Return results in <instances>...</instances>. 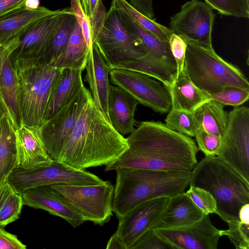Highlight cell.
Instances as JSON below:
<instances>
[{
	"label": "cell",
	"instance_id": "1",
	"mask_svg": "<svg viewBox=\"0 0 249 249\" xmlns=\"http://www.w3.org/2000/svg\"><path fill=\"white\" fill-rule=\"evenodd\" d=\"M127 149L106 172L119 168L191 172L197 162L196 144L190 137L159 121H144L126 138Z\"/></svg>",
	"mask_w": 249,
	"mask_h": 249
},
{
	"label": "cell",
	"instance_id": "2",
	"mask_svg": "<svg viewBox=\"0 0 249 249\" xmlns=\"http://www.w3.org/2000/svg\"><path fill=\"white\" fill-rule=\"evenodd\" d=\"M126 138L118 133L91 97L66 142L59 160L79 169L108 165L128 148Z\"/></svg>",
	"mask_w": 249,
	"mask_h": 249
},
{
	"label": "cell",
	"instance_id": "3",
	"mask_svg": "<svg viewBox=\"0 0 249 249\" xmlns=\"http://www.w3.org/2000/svg\"><path fill=\"white\" fill-rule=\"evenodd\" d=\"M115 171L112 211L118 219L148 200L185 192L191 177V172L133 168H119Z\"/></svg>",
	"mask_w": 249,
	"mask_h": 249
},
{
	"label": "cell",
	"instance_id": "4",
	"mask_svg": "<svg viewBox=\"0 0 249 249\" xmlns=\"http://www.w3.org/2000/svg\"><path fill=\"white\" fill-rule=\"evenodd\" d=\"M189 185L209 191L216 200V214L225 222L239 220V212L249 203V181L217 156H205L191 171Z\"/></svg>",
	"mask_w": 249,
	"mask_h": 249
},
{
	"label": "cell",
	"instance_id": "5",
	"mask_svg": "<svg viewBox=\"0 0 249 249\" xmlns=\"http://www.w3.org/2000/svg\"><path fill=\"white\" fill-rule=\"evenodd\" d=\"M16 77L20 123L40 127L53 84L62 69L38 59L11 60Z\"/></svg>",
	"mask_w": 249,
	"mask_h": 249
},
{
	"label": "cell",
	"instance_id": "6",
	"mask_svg": "<svg viewBox=\"0 0 249 249\" xmlns=\"http://www.w3.org/2000/svg\"><path fill=\"white\" fill-rule=\"evenodd\" d=\"M183 72L208 94L218 92L228 86L249 89V81L242 71L220 57L213 47L188 43Z\"/></svg>",
	"mask_w": 249,
	"mask_h": 249
},
{
	"label": "cell",
	"instance_id": "7",
	"mask_svg": "<svg viewBox=\"0 0 249 249\" xmlns=\"http://www.w3.org/2000/svg\"><path fill=\"white\" fill-rule=\"evenodd\" d=\"M92 44L97 46L109 69L148 54L142 40L125 26L119 11L111 4Z\"/></svg>",
	"mask_w": 249,
	"mask_h": 249
},
{
	"label": "cell",
	"instance_id": "8",
	"mask_svg": "<svg viewBox=\"0 0 249 249\" xmlns=\"http://www.w3.org/2000/svg\"><path fill=\"white\" fill-rule=\"evenodd\" d=\"M111 4L119 11L125 26L142 40L148 52L146 56L122 68L147 74L170 87L178 77V69L169 42L161 40L142 27L114 0Z\"/></svg>",
	"mask_w": 249,
	"mask_h": 249
},
{
	"label": "cell",
	"instance_id": "9",
	"mask_svg": "<svg viewBox=\"0 0 249 249\" xmlns=\"http://www.w3.org/2000/svg\"><path fill=\"white\" fill-rule=\"evenodd\" d=\"M7 180L13 190L20 194L40 186L92 185L105 181L86 169L73 167L59 160L27 168L16 167L9 175Z\"/></svg>",
	"mask_w": 249,
	"mask_h": 249
},
{
	"label": "cell",
	"instance_id": "10",
	"mask_svg": "<svg viewBox=\"0 0 249 249\" xmlns=\"http://www.w3.org/2000/svg\"><path fill=\"white\" fill-rule=\"evenodd\" d=\"M51 186L65 197L85 222L89 221L102 226L113 215L114 186L109 181L92 185Z\"/></svg>",
	"mask_w": 249,
	"mask_h": 249
},
{
	"label": "cell",
	"instance_id": "11",
	"mask_svg": "<svg viewBox=\"0 0 249 249\" xmlns=\"http://www.w3.org/2000/svg\"><path fill=\"white\" fill-rule=\"evenodd\" d=\"M91 97L84 85L74 98L39 128L42 142L52 160H59L66 142Z\"/></svg>",
	"mask_w": 249,
	"mask_h": 249
},
{
	"label": "cell",
	"instance_id": "12",
	"mask_svg": "<svg viewBox=\"0 0 249 249\" xmlns=\"http://www.w3.org/2000/svg\"><path fill=\"white\" fill-rule=\"evenodd\" d=\"M217 156L249 181V108L234 107L228 113V124Z\"/></svg>",
	"mask_w": 249,
	"mask_h": 249
},
{
	"label": "cell",
	"instance_id": "13",
	"mask_svg": "<svg viewBox=\"0 0 249 249\" xmlns=\"http://www.w3.org/2000/svg\"><path fill=\"white\" fill-rule=\"evenodd\" d=\"M109 75L113 84L127 91L139 103L161 114L170 110L172 102L168 89L152 77L120 68L109 69Z\"/></svg>",
	"mask_w": 249,
	"mask_h": 249
},
{
	"label": "cell",
	"instance_id": "14",
	"mask_svg": "<svg viewBox=\"0 0 249 249\" xmlns=\"http://www.w3.org/2000/svg\"><path fill=\"white\" fill-rule=\"evenodd\" d=\"M214 19L213 9L206 2L191 0L171 17L170 28L173 33L203 47H213L212 32Z\"/></svg>",
	"mask_w": 249,
	"mask_h": 249
},
{
	"label": "cell",
	"instance_id": "15",
	"mask_svg": "<svg viewBox=\"0 0 249 249\" xmlns=\"http://www.w3.org/2000/svg\"><path fill=\"white\" fill-rule=\"evenodd\" d=\"M153 231L171 249H216L221 236L220 230L213 224L209 214L188 226L154 228Z\"/></svg>",
	"mask_w": 249,
	"mask_h": 249
},
{
	"label": "cell",
	"instance_id": "16",
	"mask_svg": "<svg viewBox=\"0 0 249 249\" xmlns=\"http://www.w3.org/2000/svg\"><path fill=\"white\" fill-rule=\"evenodd\" d=\"M169 199L160 196L143 202L118 219L116 234L126 249H130L145 231L154 229Z\"/></svg>",
	"mask_w": 249,
	"mask_h": 249
},
{
	"label": "cell",
	"instance_id": "17",
	"mask_svg": "<svg viewBox=\"0 0 249 249\" xmlns=\"http://www.w3.org/2000/svg\"><path fill=\"white\" fill-rule=\"evenodd\" d=\"M68 8L41 18L31 23L18 36V44L11 54V60L17 58L38 59L46 51L63 14Z\"/></svg>",
	"mask_w": 249,
	"mask_h": 249
},
{
	"label": "cell",
	"instance_id": "18",
	"mask_svg": "<svg viewBox=\"0 0 249 249\" xmlns=\"http://www.w3.org/2000/svg\"><path fill=\"white\" fill-rule=\"evenodd\" d=\"M21 196L23 205L46 211L65 219L74 228L85 222L65 197L51 185L29 189Z\"/></svg>",
	"mask_w": 249,
	"mask_h": 249
},
{
	"label": "cell",
	"instance_id": "19",
	"mask_svg": "<svg viewBox=\"0 0 249 249\" xmlns=\"http://www.w3.org/2000/svg\"><path fill=\"white\" fill-rule=\"evenodd\" d=\"M84 80L89 87L93 101L109 121L108 102L111 84L109 69L97 46L89 49Z\"/></svg>",
	"mask_w": 249,
	"mask_h": 249
},
{
	"label": "cell",
	"instance_id": "20",
	"mask_svg": "<svg viewBox=\"0 0 249 249\" xmlns=\"http://www.w3.org/2000/svg\"><path fill=\"white\" fill-rule=\"evenodd\" d=\"M18 44L17 36L2 45L0 55V101L15 130L18 127L20 120L17 101L16 80L11 54Z\"/></svg>",
	"mask_w": 249,
	"mask_h": 249
},
{
	"label": "cell",
	"instance_id": "21",
	"mask_svg": "<svg viewBox=\"0 0 249 249\" xmlns=\"http://www.w3.org/2000/svg\"><path fill=\"white\" fill-rule=\"evenodd\" d=\"M39 128L29 127L20 123L15 130L17 151L16 167L27 168L49 163L53 160L49 158L44 146Z\"/></svg>",
	"mask_w": 249,
	"mask_h": 249
},
{
	"label": "cell",
	"instance_id": "22",
	"mask_svg": "<svg viewBox=\"0 0 249 249\" xmlns=\"http://www.w3.org/2000/svg\"><path fill=\"white\" fill-rule=\"evenodd\" d=\"M205 215L183 192L169 197L154 228L171 229L188 226L199 221Z\"/></svg>",
	"mask_w": 249,
	"mask_h": 249
},
{
	"label": "cell",
	"instance_id": "23",
	"mask_svg": "<svg viewBox=\"0 0 249 249\" xmlns=\"http://www.w3.org/2000/svg\"><path fill=\"white\" fill-rule=\"evenodd\" d=\"M80 69H62L53 86L47 104L44 123L68 104L84 86Z\"/></svg>",
	"mask_w": 249,
	"mask_h": 249
},
{
	"label": "cell",
	"instance_id": "24",
	"mask_svg": "<svg viewBox=\"0 0 249 249\" xmlns=\"http://www.w3.org/2000/svg\"><path fill=\"white\" fill-rule=\"evenodd\" d=\"M138 101L122 88L111 85L108 102L109 122L124 136L132 133L137 124L135 113Z\"/></svg>",
	"mask_w": 249,
	"mask_h": 249
},
{
	"label": "cell",
	"instance_id": "25",
	"mask_svg": "<svg viewBox=\"0 0 249 249\" xmlns=\"http://www.w3.org/2000/svg\"><path fill=\"white\" fill-rule=\"evenodd\" d=\"M167 89L171 96L172 110L193 113L209 100V94L196 86L183 71Z\"/></svg>",
	"mask_w": 249,
	"mask_h": 249
},
{
	"label": "cell",
	"instance_id": "26",
	"mask_svg": "<svg viewBox=\"0 0 249 249\" xmlns=\"http://www.w3.org/2000/svg\"><path fill=\"white\" fill-rule=\"evenodd\" d=\"M59 9L52 11L43 6L36 9L26 7L0 17V44L4 45L35 21L55 14Z\"/></svg>",
	"mask_w": 249,
	"mask_h": 249
},
{
	"label": "cell",
	"instance_id": "27",
	"mask_svg": "<svg viewBox=\"0 0 249 249\" xmlns=\"http://www.w3.org/2000/svg\"><path fill=\"white\" fill-rule=\"evenodd\" d=\"M89 50L81 27L76 21L65 51L51 64L60 69H80L84 71Z\"/></svg>",
	"mask_w": 249,
	"mask_h": 249
},
{
	"label": "cell",
	"instance_id": "28",
	"mask_svg": "<svg viewBox=\"0 0 249 249\" xmlns=\"http://www.w3.org/2000/svg\"><path fill=\"white\" fill-rule=\"evenodd\" d=\"M17 151L15 128L5 112L0 120V185L16 167Z\"/></svg>",
	"mask_w": 249,
	"mask_h": 249
},
{
	"label": "cell",
	"instance_id": "29",
	"mask_svg": "<svg viewBox=\"0 0 249 249\" xmlns=\"http://www.w3.org/2000/svg\"><path fill=\"white\" fill-rule=\"evenodd\" d=\"M224 106L216 101H209L199 107L194 112L199 126L207 132L222 138L226 130L228 113Z\"/></svg>",
	"mask_w": 249,
	"mask_h": 249
},
{
	"label": "cell",
	"instance_id": "30",
	"mask_svg": "<svg viewBox=\"0 0 249 249\" xmlns=\"http://www.w3.org/2000/svg\"><path fill=\"white\" fill-rule=\"evenodd\" d=\"M76 21L74 14L70 8H68L62 16L46 51L38 60L47 64L53 63L65 51Z\"/></svg>",
	"mask_w": 249,
	"mask_h": 249
},
{
	"label": "cell",
	"instance_id": "31",
	"mask_svg": "<svg viewBox=\"0 0 249 249\" xmlns=\"http://www.w3.org/2000/svg\"><path fill=\"white\" fill-rule=\"evenodd\" d=\"M114 0L142 27L154 34L161 40L169 42L170 37L173 33L171 29L163 26L142 15L126 0Z\"/></svg>",
	"mask_w": 249,
	"mask_h": 249
},
{
	"label": "cell",
	"instance_id": "32",
	"mask_svg": "<svg viewBox=\"0 0 249 249\" xmlns=\"http://www.w3.org/2000/svg\"><path fill=\"white\" fill-rule=\"evenodd\" d=\"M165 122L169 129L190 137H194L199 126L194 113L184 110L170 109Z\"/></svg>",
	"mask_w": 249,
	"mask_h": 249
},
{
	"label": "cell",
	"instance_id": "33",
	"mask_svg": "<svg viewBox=\"0 0 249 249\" xmlns=\"http://www.w3.org/2000/svg\"><path fill=\"white\" fill-rule=\"evenodd\" d=\"M220 14L237 18L249 17V0H204Z\"/></svg>",
	"mask_w": 249,
	"mask_h": 249
},
{
	"label": "cell",
	"instance_id": "34",
	"mask_svg": "<svg viewBox=\"0 0 249 249\" xmlns=\"http://www.w3.org/2000/svg\"><path fill=\"white\" fill-rule=\"evenodd\" d=\"M227 230H220L221 236L226 235L236 249H249V224L240 220L232 219L226 222Z\"/></svg>",
	"mask_w": 249,
	"mask_h": 249
},
{
	"label": "cell",
	"instance_id": "35",
	"mask_svg": "<svg viewBox=\"0 0 249 249\" xmlns=\"http://www.w3.org/2000/svg\"><path fill=\"white\" fill-rule=\"evenodd\" d=\"M249 89L228 86L221 91L209 94V101H216L226 105L237 107L242 105L249 100Z\"/></svg>",
	"mask_w": 249,
	"mask_h": 249
},
{
	"label": "cell",
	"instance_id": "36",
	"mask_svg": "<svg viewBox=\"0 0 249 249\" xmlns=\"http://www.w3.org/2000/svg\"><path fill=\"white\" fill-rule=\"evenodd\" d=\"M23 205L21 194L13 190L0 210V226L4 227L18 219Z\"/></svg>",
	"mask_w": 249,
	"mask_h": 249
},
{
	"label": "cell",
	"instance_id": "37",
	"mask_svg": "<svg viewBox=\"0 0 249 249\" xmlns=\"http://www.w3.org/2000/svg\"><path fill=\"white\" fill-rule=\"evenodd\" d=\"M185 193L205 214L216 213V200L209 191L199 187L190 186Z\"/></svg>",
	"mask_w": 249,
	"mask_h": 249
},
{
	"label": "cell",
	"instance_id": "38",
	"mask_svg": "<svg viewBox=\"0 0 249 249\" xmlns=\"http://www.w3.org/2000/svg\"><path fill=\"white\" fill-rule=\"evenodd\" d=\"M194 137L198 150L202 151L205 156H217L221 143V138L207 132L200 126L196 130Z\"/></svg>",
	"mask_w": 249,
	"mask_h": 249
},
{
	"label": "cell",
	"instance_id": "39",
	"mask_svg": "<svg viewBox=\"0 0 249 249\" xmlns=\"http://www.w3.org/2000/svg\"><path fill=\"white\" fill-rule=\"evenodd\" d=\"M89 13L88 18L92 42L102 26L107 12L102 0H89Z\"/></svg>",
	"mask_w": 249,
	"mask_h": 249
},
{
	"label": "cell",
	"instance_id": "40",
	"mask_svg": "<svg viewBox=\"0 0 249 249\" xmlns=\"http://www.w3.org/2000/svg\"><path fill=\"white\" fill-rule=\"evenodd\" d=\"M70 9L75 16L88 47L89 49L92 45L90 28L88 18L83 10L81 0H71Z\"/></svg>",
	"mask_w": 249,
	"mask_h": 249
},
{
	"label": "cell",
	"instance_id": "41",
	"mask_svg": "<svg viewBox=\"0 0 249 249\" xmlns=\"http://www.w3.org/2000/svg\"><path fill=\"white\" fill-rule=\"evenodd\" d=\"M188 43L185 39L174 33L171 35L169 40L170 48L177 63L178 76L183 71Z\"/></svg>",
	"mask_w": 249,
	"mask_h": 249
},
{
	"label": "cell",
	"instance_id": "42",
	"mask_svg": "<svg viewBox=\"0 0 249 249\" xmlns=\"http://www.w3.org/2000/svg\"><path fill=\"white\" fill-rule=\"evenodd\" d=\"M130 249H171L151 229L143 233Z\"/></svg>",
	"mask_w": 249,
	"mask_h": 249
},
{
	"label": "cell",
	"instance_id": "43",
	"mask_svg": "<svg viewBox=\"0 0 249 249\" xmlns=\"http://www.w3.org/2000/svg\"><path fill=\"white\" fill-rule=\"evenodd\" d=\"M23 244L17 237L2 229L0 226V249H26Z\"/></svg>",
	"mask_w": 249,
	"mask_h": 249
},
{
	"label": "cell",
	"instance_id": "44",
	"mask_svg": "<svg viewBox=\"0 0 249 249\" xmlns=\"http://www.w3.org/2000/svg\"><path fill=\"white\" fill-rule=\"evenodd\" d=\"M130 4L138 12L150 19H153L152 0H130Z\"/></svg>",
	"mask_w": 249,
	"mask_h": 249
},
{
	"label": "cell",
	"instance_id": "45",
	"mask_svg": "<svg viewBox=\"0 0 249 249\" xmlns=\"http://www.w3.org/2000/svg\"><path fill=\"white\" fill-rule=\"evenodd\" d=\"M26 1V0H0V17L24 7Z\"/></svg>",
	"mask_w": 249,
	"mask_h": 249
},
{
	"label": "cell",
	"instance_id": "46",
	"mask_svg": "<svg viewBox=\"0 0 249 249\" xmlns=\"http://www.w3.org/2000/svg\"><path fill=\"white\" fill-rule=\"evenodd\" d=\"M13 191L7 179L0 185V210L5 201Z\"/></svg>",
	"mask_w": 249,
	"mask_h": 249
},
{
	"label": "cell",
	"instance_id": "47",
	"mask_svg": "<svg viewBox=\"0 0 249 249\" xmlns=\"http://www.w3.org/2000/svg\"><path fill=\"white\" fill-rule=\"evenodd\" d=\"M107 249H126L119 236L115 232L110 238L106 247Z\"/></svg>",
	"mask_w": 249,
	"mask_h": 249
},
{
	"label": "cell",
	"instance_id": "48",
	"mask_svg": "<svg viewBox=\"0 0 249 249\" xmlns=\"http://www.w3.org/2000/svg\"><path fill=\"white\" fill-rule=\"evenodd\" d=\"M239 218L241 222L249 224V203L241 208L239 212Z\"/></svg>",
	"mask_w": 249,
	"mask_h": 249
},
{
	"label": "cell",
	"instance_id": "49",
	"mask_svg": "<svg viewBox=\"0 0 249 249\" xmlns=\"http://www.w3.org/2000/svg\"><path fill=\"white\" fill-rule=\"evenodd\" d=\"M39 0H26L25 6L27 9H36L39 6Z\"/></svg>",
	"mask_w": 249,
	"mask_h": 249
},
{
	"label": "cell",
	"instance_id": "50",
	"mask_svg": "<svg viewBox=\"0 0 249 249\" xmlns=\"http://www.w3.org/2000/svg\"><path fill=\"white\" fill-rule=\"evenodd\" d=\"M81 3L83 10L86 16L88 17L89 13V0H81Z\"/></svg>",
	"mask_w": 249,
	"mask_h": 249
},
{
	"label": "cell",
	"instance_id": "51",
	"mask_svg": "<svg viewBox=\"0 0 249 249\" xmlns=\"http://www.w3.org/2000/svg\"><path fill=\"white\" fill-rule=\"evenodd\" d=\"M5 112L4 109H3V108L2 107V106L1 105V103L0 101V118H1V117L3 114V113Z\"/></svg>",
	"mask_w": 249,
	"mask_h": 249
},
{
	"label": "cell",
	"instance_id": "52",
	"mask_svg": "<svg viewBox=\"0 0 249 249\" xmlns=\"http://www.w3.org/2000/svg\"><path fill=\"white\" fill-rule=\"evenodd\" d=\"M1 46H0V53H1Z\"/></svg>",
	"mask_w": 249,
	"mask_h": 249
},
{
	"label": "cell",
	"instance_id": "53",
	"mask_svg": "<svg viewBox=\"0 0 249 249\" xmlns=\"http://www.w3.org/2000/svg\"><path fill=\"white\" fill-rule=\"evenodd\" d=\"M0 46H1V45L0 44Z\"/></svg>",
	"mask_w": 249,
	"mask_h": 249
}]
</instances>
